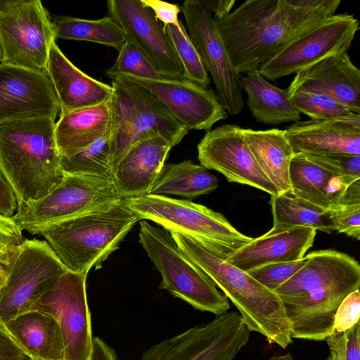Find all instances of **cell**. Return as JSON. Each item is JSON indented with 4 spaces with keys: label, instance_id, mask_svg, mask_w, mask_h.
Listing matches in <instances>:
<instances>
[{
    "label": "cell",
    "instance_id": "1",
    "mask_svg": "<svg viewBox=\"0 0 360 360\" xmlns=\"http://www.w3.org/2000/svg\"><path fill=\"white\" fill-rule=\"evenodd\" d=\"M340 0H248L221 18L217 30L238 74L257 70L319 23Z\"/></svg>",
    "mask_w": 360,
    "mask_h": 360
},
{
    "label": "cell",
    "instance_id": "2",
    "mask_svg": "<svg viewBox=\"0 0 360 360\" xmlns=\"http://www.w3.org/2000/svg\"><path fill=\"white\" fill-rule=\"evenodd\" d=\"M274 292L283 304L292 338L323 341L334 332V318L343 300L360 287V265L349 255L321 250Z\"/></svg>",
    "mask_w": 360,
    "mask_h": 360
},
{
    "label": "cell",
    "instance_id": "3",
    "mask_svg": "<svg viewBox=\"0 0 360 360\" xmlns=\"http://www.w3.org/2000/svg\"><path fill=\"white\" fill-rule=\"evenodd\" d=\"M55 127L49 117L0 122V174L18 205L39 200L63 178Z\"/></svg>",
    "mask_w": 360,
    "mask_h": 360
},
{
    "label": "cell",
    "instance_id": "4",
    "mask_svg": "<svg viewBox=\"0 0 360 360\" xmlns=\"http://www.w3.org/2000/svg\"><path fill=\"white\" fill-rule=\"evenodd\" d=\"M179 250L195 263L239 311L248 330L285 349L292 342L290 325L278 295L247 272L228 263L202 242L169 232Z\"/></svg>",
    "mask_w": 360,
    "mask_h": 360
},
{
    "label": "cell",
    "instance_id": "5",
    "mask_svg": "<svg viewBox=\"0 0 360 360\" xmlns=\"http://www.w3.org/2000/svg\"><path fill=\"white\" fill-rule=\"evenodd\" d=\"M138 218L122 203L85 213L47 226L42 236L69 271L88 275L101 267Z\"/></svg>",
    "mask_w": 360,
    "mask_h": 360
},
{
    "label": "cell",
    "instance_id": "6",
    "mask_svg": "<svg viewBox=\"0 0 360 360\" xmlns=\"http://www.w3.org/2000/svg\"><path fill=\"white\" fill-rule=\"evenodd\" d=\"M111 86L110 150L112 172L136 144L162 137L174 147L187 134L188 130L144 88L120 79H112Z\"/></svg>",
    "mask_w": 360,
    "mask_h": 360
},
{
    "label": "cell",
    "instance_id": "7",
    "mask_svg": "<svg viewBox=\"0 0 360 360\" xmlns=\"http://www.w3.org/2000/svg\"><path fill=\"white\" fill-rule=\"evenodd\" d=\"M122 203L139 221L149 220L169 232L194 238L226 259L252 240L219 212L190 200L148 194L124 198Z\"/></svg>",
    "mask_w": 360,
    "mask_h": 360
},
{
    "label": "cell",
    "instance_id": "8",
    "mask_svg": "<svg viewBox=\"0 0 360 360\" xmlns=\"http://www.w3.org/2000/svg\"><path fill=\"white\" fill-rule=\"evenodd\" d=\"M139 221V242L162 276L159 288L200 311L217 316L226 312L230 308L226 296L179 250L170 233L146 220Z\"/></svg>",
    "mask_w": 360,
    "mask_h": 360
},
{
    "label": "cell",
    "instance_id": "9",
    "mask_svg": "<svg viewBox=\"0 0 360 360\" xmlns=\"http://www.w3.org/2000/svg\"><path fill=\"white\" fill-rule=\"evenodd\" d=\"M112 178L64 174L45 196L27 205H18L12 217L22 231L37 235L53 224L120 203Z\"/></svg>",
    "mask_w": 360,
    "mask_h": 360
},
{
    "label": "cell",
    "instance_id": "10",
    "mask_svg": "<svg viewBox=\"0 0 360 360\" xmlns=\"http://www.w3.org/2000/svg\"><path fill=\"white\" fill-rule=\"evenodd\" d=\"M54 41L53 22L40 0L0 1L2 63L46 72Z\"/></svg>",
    "mask_w": 360,
    "mask_h": 360
},
{
    "label": "cell",
    "instance_id": "11",
    "mask_svg": "<svg viewBox=\"0 0 360 360\" xmlns=\"http://www.w3.org/2000/svg\"><path fill=\"white\" fill-rule=\"evenodd\" d=\"M68 270L46 240L25 239L0 295V321L6 323L30 311Z\"/></svg>",
    "mask_w": 360,
    "mask_h": 360
},
{
    "label": "cell",
    "instance_id": "12",
    "mask_svg": "<svg viewBox=\"0 0 360 360\" xmlns=\"http://www.w3.org/2000/svg\"><path fill=\"white\" fill-rule=\"evenodd\" d=\"M180 10L189 39L211 75L220 103L228 113L239 114L244 108L241 76L231 61L213 14L202 0L185 1Z\"/></svg>",
    "mask_w": 360,
    "mask_h": 360
},
{
    "label": "cell",
    "instance_id": "13",
    "mask_svg": "<svg viewBox=\"0 0 360 360\" xmlns=\"http://www.w3.org/2000/svg\"><path fill=\"white\" fill-rule=\"evenodd\" d=\"M250 331L237 312H225L149 348L155 360H233Z\"/></svg>",
    "mask_w": 360,
    "mask_h": 360
},
{
    "label": "cell",
    "instance_id": "14",
    "mask_svg": "<svg viewBox=\"0 0 360 360\" xmlns=\"http://www.w3.org/2000/svg\"><path fill=\"white\" fill-rule=\"evenodd\" d=\"M359 29V20L353 14H334L260 65L258 71L270 80L296 74L326 58L347 52Z\"/></svg>",
    "mask_w": 360,
    "mask_h": 360
},
{
    "label": "cell",
    "instance_id": "15",
    "mask_svg": "<svg viewBox=\"0 0 360 360\" xmlns=\"http://www.w3.org/2000/svg\"><path fill=\"white\" fill-rule=\"evenodd\" d=\"M86 275L67 271L34 303L31 310L53 316L63 335L66 360H90L93 335Z\"/></svg>",
    "mask_w": 360,
    "mask_h": 360
},
{
    "label": "cell",
    "instance_id": "16",
    "mask_svg": "<svg viewBox=\"0 0 360 360\" xmlns=\"http://www.w3.org/2000/svg\"><path fill=\"white\" fill-rule=\"evenodd\" d=\"M106 75L111 79L125 80L146 89L188 130L207 131L228 116L214 91L187 79H144L109 70Z\"/></svg>",
    "mask_w": 360,
    "mask_h": 360
},
{
    "label": "cell",
    "instance_id": "17",
    "mask_svg": "<svg viewBox=\"0 0 360 360\" xmlns=\"http://www.w3.org/2000/svg\"><path fill=\"white\" fill-rule=\"evenodd\" d=\"M200 165L225 176L229 182L245 184L271 195L277 189L259 167L236 124H224L206 132L197 146Z\"/></svg>",
    "mask_w": 360,
    "mask_h": 360
},
{
    "label": "cell",
    "instance_id": "18",
    "mask_svg": "<svg viewBox=\"0 0 360 360\" xmlns=\"http://www.w3.org/2000/svg\"><path fill=\"white\" fill-rule=\"evenodd\" d=\"M106 6L108 15L162 77L184 79L183 66L163 25L141 0H108Z\"/></svg>",
    "mask_w": 360,
    "mask_h": 360
},
{
    "label": "cell",
    "instance_id": "19",
    "mask_svg": "<svg viewBox=\"0 0 360 360\" xmlns=\"http://www.w3.org/2000/svg\"><path fill=\"white\" fill-rule=\"evenodd\" d=\"M60 104L46 72L0 63V122L49 117L56 120Z\"/></svg>",
    "mask_w": 360,
    "mask_h": 360
},
{
    "label": "cell",
    "instance_id": "20",
    "mask_svg": "<svg viewBox=\"0 0 360 360\" xmlns=\"http://www.w3.org/2000/svg\"><path fill=\"white\" fill-rule=\"evenodd\" d=\"M285 136L295 154L360 155V115L297 121L285 129Z\"/></svg>",
    "mask_w": 360,
    "mask_h": 360
},
{
    "label": "cell",
    "instance_id": "21",
    "mask_svg": "<svg viewBox=\"0 0 360 360\" xmlns=\"http://www.w3.org/2000/svg\"><path fill=\"white\" fill-rule=\"evenodd\" d=\"M286 90L289 97L299 91L326 94L360 112V71L347 52L298 71Z\"/></svg>",
    "mask_w": 360,
    "mask_h": 360
},
{
    "label": "cell",
    "instance_id": "22",
    "mask_svg": "<svg viewBox=\"0 0 360 360\" xmlns=\"http://www.w3.org/2000/svg\"><path fill=\"white\" fill-rule=\"evenodd\" d=\"M316 234V231L310 227L273 226L225 260L245 272L271 263L299 260L312 246Z\"/></svg>",
    "mask_w": 360,
    "mask_h": 360
},
{
    "label": "cell",
    "instance_id": "23",
    "mask_svg": "<svg viewBox=\"0 0 360 360\" xmlns=\"http://www.w3.org/2000/svg\"><path fill=\"white\" fill-rule=\"evenodd\" d=\"M60 104V116L108 101L110 85L95 79L76 67L56 41L51 44L46 66Z\"/></svg>",
    "mask_w": 360,
    "mask_h": 360
},
{
    "label": "cell",
    "instance_id": "24",
    "mask_svg": "<svg viewBox=\"0 0 360 360\" xmlns=\"http://www.w3.org/2000/svg\"><path fill=\"white\" fill-rule=\"evenodd\" d=\"M172 148V144L162 137L150 139L132 147L112 173L120 195L124 199L150 194Z\"/></svg>",
    "mask_w": 360,
    "mask_h": 360
},
{
    "label": "cell",
    "instance_id": "25",
    "mask_svg": "<svg viewBox=\"0 0 360 360\" xmlns=\"http://www.w3.org/2000/svg\"><path fill=\"white\" fill-rule=\"evenodd\" d=\"M111 98L101 104L60 115L55 136L62 158L70 157L95 143L110 129Z\"/></svg>",
    "mask_w": 360,
    "mask_h": 360
},
{
    "label": "cell",
    "instance_id": "26",
    "mask_svg": "<svg viewBox=\"0 0 360 360\" xmlns=\"http://www.w3.org/2000/svg\"><path fill=\"white\" fill-rule=\"evenodd\" d=\"M4 325L34 360H66L60 326L51 314L30 310Z\"/></svg>",
    "mask_w": 360,
    "mask_h": 360
},
{
    "label": "cell",
    "instance_id": "27",
    "mask_svg": "<svg viewBox=\"0 0 360 360\" xmlns=\"http://www.w3.org/2000/svg\"><path fill=\"white\" fill-rule=\"evenodd\" d=\"M242 134L259 167L278 194L290 192V163L295 153L285 129L254 130L242 128Z\"/></svg>",
    "mask_w": 360,
    "mask_h": 360
},
{
    "label": "cell",
    "instance_id": "28",
    "mask_svg": "<svg viewBox=\"0 0 360 360\" xmlns=\"http://www.w3.org/2000/svg\"><path fill=\"white\" fill-rule=\"evenodd\" d=\"M241 84L248 95V106L257 122L280 124L300 121V113L290 101L287 90L271 84L258 69L241 77Z\"/></svg>",
    "mask_w": 360,
    "mask_h": 360
},
{
    "label": "cell",
    "instance_id": "29",
    "mask_svg": "<svg viewBox=\"0 0 360 360\" xmlns=\"http://www.w3.org/2000/svg\"><path fill=\"white\" fill-rule=\"evenodd\" d=\"M219 186L217 178L202 165L186 160L162 167L150 194L193 198L208 194Z\"/></svg>",
    "mask_w": 360,
    "mask_h": 360
},
{
    "label": "cell",
    "instance_id": "30",
    "mask_svg": "<svg viewBox=\"0 0 360 360\" xmlns=\"http://www.w3.org/2000/svg\"><path fill=\"white\" fill-rule=\"evenodd\" d=\"M274 227H310L328 233L335 225L328 210L295 196L290 192L271 195Z\"/></svg>",
    "mask_w": 360,
    "mask_h": 360
},
{
    "label": "cell",
    "instance_id": "31",
    "mask_svg": "<svg viewBox=\"0 0 360 360\" xmlns=\"http://www.w3.org/2000/svg\"><path fill=\"white\" fill-rule=\"evenodd\" d=\"M52 22L56 40L91 41L112 47L117 51L126 41L124 30L109 15L97 20L55 16Z\"/></svg>",
    "mask_w": 360,
    "mask_h": 360
},
{
    "label": "cell",
    "instance_id": "32",
    "mask_svg": "<svg viewBox=\"0 0 360 360\" xmlns=\"http://www.w3.org/2000/svg\"><path fill=\"white\" fill-rule=\"evenodd\" d=\"M335 175L296 153L289 167L290 192L325 210H329L327 192Z\"/></svg>",
    "mask_w": 360,
    "mask_h": 360
},
{
    "label": "cell",
    "instance_id": "33",
    "mask_svg": "<svg viewBox=\"0 0 360 360\" xmlns=\"http://www.w3.org/2000/svg\"><path fill=\"white\" fill-rule=\"evenodd\" d=\"M110 129L88 148L68 157L62 158L63 174H84L111 178Z\"/></svg>",
    "mask_w": 360,
    "mask_h": 360
},
{
    "label": "cell",
    "instance_id": "34",
    "mask_svg": "<svg viewBox=\"0 0 360 360\" xmlns=\"http://www.w3.org/2000/svg\"><path fill=\"white\" fill-rule=\"evenodd\" d=\"M170 39L184 68V78L204 87L210 84L208 75L198 52L189 39L181 21V27L174 25L163 26Z\"/></svg>",
    "mask_w": 360,
    "mask_h": 360
},
{
    "label": "cell",
    "instance_id": "35",
    "mask_svg": "<svg viewBox=\"0 0 360 360\" xmlns=\"http://www.w3.org/2000/svg\"><path fill=\"white\" fill-rule=\"evenodd\" d=\"M290 98L297 110L311 120L335 119L353 113L340 101L318 92L299 91Z\"/></svg>",
    "mask_w": 360,
    "mask_h": 360
},
{
    "label": "cell",
    "instance_id": "36",
    "mask_svg": "<svg viewBox=\"0 0 360 360\" xmlns=\"http://www.w3.org/2000/svg\"><path fill=\"white\" fill-rule=\"evenodd\" d=\"M108 70L144 79H157L162 77L127 37L118 51V56L115 64Z\"/></svg>",
    "mask_w": 360,
    "mask_h": 360
},
{
    "label": "cell",
    "instance_id": "37",
    "mask_svg": "<svg viewBox=\"0 0 360 360\" xmlns=\"http://www.w3.org/2000/svg\"><path fill=\"white\" fill-rule=\"evenodd\" d=\"M306 261L304 256L296 261L268 264L247 273L266 288L274 291L300 269Z\"/></svg>",
    "mask_w": 360,
    "mask_h": 360
},
{
    "label": "cell",
    "instance_id": "38",
    "mask_svg": "<svg viewBox=\"0 0 360 360\" xmlns=\"http://www.w3.org/2000/svg\"><path fill=\"white\" fill-rule=\"evenodd\" d=\"M310 162L335 174L360 178V155L330 153H299Z\"/></svg>",
    "mask_w": 360,
    "mask_h": 360
},
{
    "label": "cell",
    "instance_id": "39",
    "mask_svg": "<svg viewBox=\"0 0 360 360\" xmlns=\"http://www.w3.org/2000/svg\"><path fill=\"white\" fill-rule=\"evenodd\" d=\"M335 360H360V323L343 332H333L326 339Z\"/></svg>",
    "mask_w": 360,
    "mask_h": 360
},
{
    "label": "cell",
    "instance_id": "40",
    "mask_svg": "<svg viewBox=\"0 0 360 360\" xmlns=\"http://www.w3.org/2000/svg\"><path fill=\"white\" fill-rule=\"evenodd\" d=\"M328 210L335 231L360 240V204L340 205Z\"/></svg>",
    "mask_w": 360,
    "mask_h": 360
},
{
    "label": "cell",
    "instance_id": "41",
    "mask_svg": "<svg viewBox=\"0 0 360 360\" xmlns=\"http://www.w3.org/2000/svg\"><path fill=\"white\" fill-rule=\"evenodd\" d=\"M360 292L357 289L349 294L338 307L334 318V332H343L359 321Z\"/></svg>",
    "mask_w": 360,
    "mask_h": 360
},
{
    "label": "cell",
    "instance_id": "42",
    "mask_svg": "<svg viewBox=\"0 0 360 360\" xmlns=\"http://www.w3.org/2000/svg\"><path fill=\"white\" fill-rule=\"evenodd\" d=\"M34 360L0 321V360Z\"/></svg>",
    "mask_w": 360,
    "mask_h": 360
},
{
    "label": "cell",
    "instance_id": "43",
    "mask_svg": "<svg viewBox=\"0 0 360 360\" xmlns=\"http://www.w3.org/2000/svg\"><path fill=\"white\" fill-rule=\"evenodd\" d=\"M141 1L153 12L156 20L163 23V26L174 25L181 27V20L178 18L181 10L178 5L159 0H141Z\"/></svg>",
    "mask_w": 360,
    "mask_h": 360
},
{
    "label": "cell",
    "instance_id": "44",
    "mask_svg": "<svg viewBox=\"0 0 360 360\" xmlns=\"http://www.w3.org/2000/svg\"><path fill=\"white\" fill-rule=\"evenodd\" d=\"M24 240L22 231L12 217L0 214V251L18 247Z\"/></svg>",
    "mask_w": 360,
    "mask_h": 360
},
{
    "label": "cell",
    "instance_id": "45",
    "mask_svg": "<svg viewBox=\"0 0 360 360\" xmlns=\"http://www.w3.org/2000/svg\"><path fill=\"white\" fill-rule=\"evenodd\" d=\"M18 202L15 194L4 176L0 174V214L12 217L17 210Z\"/></svg>",
    "mask_w": 360,
    "mask_h": 360
},
{
    "label": "cell",
    "instance_id": "46",
    "mask_svg": "<svg viewBox=\"0 0 360 360\" xmlns=\"http://www.w3.org/2000/svg\"><path fill=\"white\" fill-rule=\"evenodd\" d=\"M18 247L0 251V295Z\"/></svg>",
    "mask_w": 360,
    "mask_h": 360
},
{
    "label": "cell",
    "instance_id": "47",
    "mask_svg": "<svg viewBox=\"0 0 360 360\" xmlns=\"http://www.w3.org/2000/svg\"><path fill=\"white\" fill-rule=\"evenodd\" d=\"M359 204H360V178L354 180L347 186L336 207Z\"/></svg>",
    "mask_w": 360,
    "mask_h": 360
},
{
    "label": "cell",
    "instance_id": "48",
    "mask_svg": "<svg viewBox=\"0 0 360 360\" xmlns=\"http://www.w3.org/2000/svg\"><path fill=\"white\" fill-rule=\"evenodd\" d=\"M202 1L210 10L214 18H221L231 13L236 1L235 0H217Z\"/></svg>",
    "mask_w": 360,
    "mask_h": 360
},
{
    "label": "cell",
    "instance_id": "49",
    "mask_svg": "<svg viewBox=\"0 0 360 360\" xmlns=\"http://www.w3.org/2000/svg\"><path fill=\"white\" fill-rule=\"evenodd\" d=\"M269 360H294L290 353H286L284 354L274 355Z\"/></svg>",
    "mask_w": 360,
    "mask_h": 360
},
{
    "label": "cell",
    "instance_id": "50",
    "mask_svg": "<svg viewBox=\"0 0 360 360\" xmlns=\"http://www.w3.org/2000/svg\"><path fill=\"white\" fill-rule=\"evenodd\" d=\"M326 360H335L333 355L330 354Z\"/></svg>",
    "mask_w": 360,
    "mask_h": 360
},
{
    "label": "cell",
    "instance_id": "51",
    "mask_svg": "<svg viewBox=\"0 0 360 360\" xmlns=\"http://www.w3.org/2000/svg\"><path fill=\"white\" fill-rule=\"evenodd\" d=\"M2 58H3V52H2V49H1V44H0V63L2 61Z\"/></svg>",
    "mask_w": 360,
    "mask_h": 360
},
{
    "label": "cell",
    "instance_id": "52",
    "mask_svg": "<svg viewBox=\"0 0 360 360\" xmlns=\"http://www.w3.org/2000/svg\"><path fill=\"white\" fill-rule=\"evenodd\" d=\"M27 360H32V359H27Z\"/></svg>",
    "mask_w": 360,
    "mask_h": 360
}]
</instances>
